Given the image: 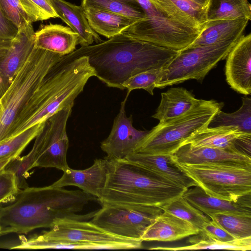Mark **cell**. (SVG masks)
<instances>
[{
  "label": "cell",
  "instance_id": "cell-32",
  "mask_svg": "<svg viewBox=\"0 0 251 251\" xmlns=\"http://www.w3.org/2000/svg\"><path fill=\"white\" fill-rule=\"evenodd\" d=\"M81 5L83 8L93 7L119 13L136 22L146 18L137 0H82Z\"/></svg>",
  "mask_w": 251,
  "mask_h": 251
},
{
  "label": "cell",
  "instance_id": "cell-46",
  "mask_svg": "<svg viewBox=\"0 0 251 251\" xmlns=\"http://www.w3.org/2000/svg\"><path fill=\"white\" fill-rule=\"evenodd\" d=\"M3 235V234L1 231V228L0 226V236Z\"/></svg>",
  "mask_w": 251,
  "mask_h": 251
},
{
  "label": "cell",
  "instance_id": "cell-22",
  "mask_svg": "<svg viewBox=\"0 0 251 251\" xmlns=\"http://www.w3.org/2000/svg\"><path fill=\"white\" fill-rule=\"evenodd\" d=\"M249 21L244 18L207 21L198 37L187 48L211 45L240 38Z\"/></svg>",
  "mask_w": 251,
  "mask_h": 251
},
{
  "label": "cell",
  "instance_id": "cell-40",
  "mask_svg": "<svg viewBox=\"0 0 251 251\" xmlns=\"http://www.w3.org/2000/svg\"><path fill=\"white\" fill-rule=\"evenodd\" d=\"M200 232L210 238L222 242H228L236 239L211 220L203 225Z\"/></svg>",
  "mask_w": 251,
  "mask_h": 251
},
{
  "label": "cell",
  "instance_id": "cell-44",
  "mask_svg": "<svg viewBox=\"0 0 251 251\" xmlns=\"http://www.w3.org/2000/svg\"><path fill=\"white\" fill-rule=\"evenodd\" d=\"M201 6L206 8L209 0H190Z\"/></svg>",
  "mask_w": 251,
  "mask_h": 251
},
{
  "label": "cell",
  "instance_id": "cell-25",
  "mask_svg": "<svg viewBox=\"0 0 251 251\" xmlns=\"http://www.w3.org/2000/svg\"><path fill=\"white\" fill-rule=\"evenodd\" d=\"M160 104L152 117L159 123L177 118L195 106L201 100L182 87H175L161 94Z\"/></svg>",
  "mask_w": 251,
  "mask_h": 251
},
{
  "label": "cell",
  "instance_id": "cell-38",
  "mask_svg": "<svg viewBox=\"0 0 251 251\" xmlns=\"http://www.w3.org/2000/svg\"><path fill=\"white\" fill-rule=\"evenodd\" d=\"M0 10L18 29L32 24L22 7L19 0H0Z\"/></svg>",
  "mask_w": 251,
  "mask_h": 251
},
{
  "label": "cell",
  "instance_id": "cell-26",
  "mask_svg": "<svg viewBox=\"0 0 251 251\" xmlns=\"http://www.w3.org/2000/svg\"><path fill=\"white\" fill-rule=\"evenodd\" d=\"M83 8L92 29L108 39L123 33L136 22L126 16L109 11L93 7Z\"/></svg>",
  "mask_w": 251,
  "mask_h": 251
},
{
  "label": "cell",
  "instance_id": "cell-36",
  "mask_svg": "<svg viewBox=\"0 0 251 251\" xmlns=\"http://www.w3.org/2000/svg\"><path fill=\"white\" fill-rule=\"evenodd\" d=\"M19 1L31 23L58 18L50 0H19Z\"/></svg>",
  "mask_w": 251,
  "mask_h": 251
},
{
  "label": "cell",
  "instance_id": "cell-41",
  "mask_svg": "<svg viewBox=\"0 0 251 251\" xmlns=\"http://www.w3.org/2000/svg\"><path fill=\"white\" fill-rule=\"evenodd\" d=\"M18 30V27L7 19L0 10V42L12 40Z\"/></svg>",
  "mask_w": 251,
  "mask_h": 251
},
{
  "label": "cell",
  "instance_id": "cell-14",
  "mask_svg": "<svg viewBox=\"0 0 251 251\" xmlns=\"http://www.w3.org/2000/svg\"><path fill=\"white\" fill-rule=\"evenodd\" d=\"M226 58L225 75L227 83L238 93L251 95V34L242 35Z\"/></svg>",
  "mask_w": 251,
  "mask_h": 251
},
{
  "label": "cell",
  "instance_id": "cell-17",
  "mask_svg": "<svg viewBox=\"0 0 251 251\" xmlns=\"http://www.w3.org/2000/svg\"><path fill=\"white\" fill-rule=\"evenodd\" d=\"M34 41L35 31L32 24L21 27L0 60V76L8 86L30 53Z\"/></svg>",
  "mask_w": 251,
  "mask_h": 251
},
{
  "label": "cell",
  "instance_id": "cell-18",
  "mask_svg": "<svg viewBox=\"0 0 251 251\" xmlns=\"http://www.w3.org/2000/svg\"><path fill=\"white\" fill-rule=\"evenodd\" d=\"M200 230L190 223L163 211L147 228L143 241H174L198 234Z\"/></svg>",
  "mask_w": 251,
  "mask_h": 251
},
{
  "label": "cell",
  "instance_id": "cell-20",
  "mask_svg": "<svg viewBox=\"0 0 251 251\" xmlns=\"http://www.w3.org/2000/svg\"><path fill=\"white\" fill-rule=\"evenodd\" d=\"M78 35L70 27L58 24L42 25L35 32L34 46L61 56L76 50Z\"/></svg>",
  "mask_w": 251,
  "mask_h": 251
},
{
  "label": "cell",
  "instance_id": "cell-34",
  "mask_svg": "<svg viewBox=\"0 0 251 251\" xmlns=\"http://www.w3.org/2000/svg\"><path fill=\"white\" fill-rule=\"evenodd\" d=\"M163 211L185 220L200 231L203 225L211 219L190 203L183 196H180L159 207Z\"/></svg>",
  "mask_w": 251,
  "mask_h": 251
},
{
  "label": "cell",
  "instance_id": "cell-42",
  "mask_svg": "<svg viewBox=\"0 0 251 251\" xmlns=\"http://www.w3.org/2000/svg\"><path fill=\"white\" fill-rule=\"evenodd\" d=\"M11 41L12 40L0 42V60L8 50ZM7 87L8 86L0 76V97L4 94Z\"/></svg>",
  "mask_w": 251,
  "mask_h": 251
},
{
  "label": "cell",
  "instance_id": "cell-11",
  "mask_svg": "<svg viewBox=\"0 0 251 251\" xmlns=\"http://www.w3.org/2000/svg\"><path fill=\"white\" fill-rule=\"evenodd\" d=\"M73 107L63 108L49 118L35 138L40 150L35 167L54 168L63 171L69 167L66 159L69 148L66 126Z\"/></svg>",
  "mask_w": 251,
  "mask_h": 251
},
{
  "label": "cell",
  "instance_id": "cell-21",
  "mask_svg": "<svg viewBox=\"0 0 251 251\" xmlns=\"http://www.w3.org/2000/svg\"><path fill=\"white\" fill-rule=\"evenodd\" d=\"M172 155L134 153L125 159L133 162L186 189L196 183L177 167Z\"/></svg>",
  "mask_w": 251,
  "mask_h": 251
},
{
  "label": "cell",
  "instance_id": "cell-37",
  "mask_svg": "<svg viewBox=\"0 0 251 251\" xmlns=\"http://www.w3.org/2000/svg\"><path fill=\"white\" fill-rule=\"evenodd\" d=\"M162 69H152L137 74L127 79L124 83L125 89L127 90V95L134 89H144L153 95Z\"/></svg>",
  "mask_w": 251,
  "mask_h": 251
},
{
  "label": "cell",
  "instance_id": "cell-43",
  "mask_svg": "<svg viewBox=\"0 0 251 251\" xmlns=\"http://www.w3.org/2000/svg\"><path fill=\"white\" fill-rule=\"evenodd\" d=\"M14 158L13 157H8L0 159V171L3 169L7 164Z\"/></svg>",
  "mask_w": 251,
  "mask_h": 251
},
{
  "label": "cell",
  "instance_id": "cell-10",
  "mask_svg": "<svg viewBox=\"0 0 251 251\" xmlns=\"http://www.w3.org/2000/svg\"><path fill=\"white\" fill-rule=\"evenodd\" d=\"M163 211L155 206L106 205L96 211L90 221L116 236L141 240L147 228Z\"/></svg>",
  "mask_w": 251,
  "mask_h": 251
},
{
  "label": "cell",
  "instance_id": "cell-28",
  "mask_svg": "<svg viewBox=\"0 0 251 251\" xmlns=\"http://www.w3.org/2000/svg\"><path fill=\"white\" fill-rule=\"evenodd\" d=\"M20 243L11 249L38 250L48 249H72L79 250H120L112 245L75 242L67 240L46 239L35 235L28 238L20 237Z\"/></svg>",
  "mask_w": 251,
  "mask_h": 251
},
{
  "label": "cell",
  "instance_id": "cell-2",
  "mask_svg": "<svg viewBox=\"0 0 251 251\" xmlns=\"http://www.w3.org/2000/svg\"><path fill=\"white\" fill-rule=\"evenodd\" d=\"M179 52L122 33L95 45L81 46L68 55L87 57L95 76L107 86L123 90L129 78L163 69Z\"/></svg>",
  "mask_w": 251,
  "mask_h": 251
},
{
  "label": "cell",
  "instance_id": "cell-4",
  "mask_svg": "<svg viewBox=\"0 0 251 251\" xmlns=\"http://www.w3.org/2000/svg\"><path fill=\"white\" fill-rule=\"evenodd\" d=\"M101 206L130 204L160 207L183 195L185 187L126 159H108Z\"/></svg>",
  "mask_w": 251,
  "mask_h": 251
},
{
  "label": "cell",
  "instance_id": "cell-15",
  "mask_svg": "<svg viewBox=\"0 0 251 251\" xmlns=\"http://www.w3.org/2000/svg\"><path fill=\"white\" fill-rule=\"evenodd\" d=\"M177 162L190 165L215 164L251 168V157L240 152L219 148L181 146L173 155Z\"/></svg>",
  "mask_w": 251,
  "mask_h": 251
},
{
  "label": "cell",
  "instance_id": "cell-8",
  "mask_svg": "<svg viewBox=\"0 0 251 251\" xmlns=\"http://www.w3.org/2000/svg\"><path fill=\"white\" fill-rule=\"evenodd\" d=\"M146 19L123 33L160 47L180 51L190 46L201 30L190 28L169 17L151 0H137Z\"/></svg>",
  "mask_w": 251,
  "mask_h": 251
},
{
  "label": "cell",
  "instance_id": "cell-31",
  "mask_svg": "<svg viewBox=\"0 0 251 251\" xmlns=\"http://www.w3.org/2000/svg\"><path fill=\"white\" fill-rule=\"evenodd\" d=\"M230 126L237 127L241 132L251 133V99L242 98V104L235 112L228 113L219 111L210 121L208 127Z\"/></svg>",
  "mask_w": 251,
  "mask_h": 251
},
{
  "label": "cell",
  "instance_id": "cell-7",
  "mask_svg": "<svg viewBox=\"0 0 251 251\" xmlns=\"http://www.w3.org/2000/svg\"><path fill=\"white\" fill-rule=\"evenodd\" d=\"M173 160L209 196L237 202L251 195V168L215 164L190 165Z\"/></svg>",
  "mask_w": 251,
  "mask_h": 251
},
{
  "label": "cell",
  "instance_id": "cell-30",
  "mask_svg": "<svg viewBox=\"0 0 251 251\" xmlns=\"http://www.w3.org/2000/svg\"><path fill=\"white\" fill-rule=\"evenodd\" d=\"M207 21L244 18L251 20L248 0H209L205 9Z\"/></svg>",
  "mask_w": 251,
  "mask_h": 251
},
{
  "label": "cell",
  "instance_id": "cell-16",
  "mask_svg": "<svg viewBox=\"0 0 251 251\" xmlns=\"http://www.w3.org/2000/svg\"><path fill=\"white\" fill-rule=\"evenodd\" d=\"M63 172L61 178L51 186L57 187L75 186L98 199L105 185L108 173L107 162L105 158L96 159L88 168L76 170L69 167Z\"/></svg>",
  "mask_w": 251,
  "mask_h": 251
},
{
  "label": "cell",
  "instance_id": "cell-23",
  "mask_svg": "<svg viewBox=\"0 0 251 251\" xmlns=\"http://www.w3.org/2000/svg\"><path fill=\"white\" fill-rule=\"evenodd\" d=\"M58 16L69 27L78 35V44L81 46L92 45L102 41L101 38L90 27L84 9L80 6L72 4L65 0H50Z\"/></svg>",
  "mask_w": 251,
  "mask_h": 251
},
{
  "label": "cell",
  "instance_id": "cell-19",
  "mask_svg": "<svg viewBox=\"0 0 251 251\" xmlns=\"http://www.w3.org/2000/svg\"><path fill=\"white\" fill-rule=\"evenodd\" d=\"M182 196L207 216L219 212L251 215V195L238 201H230L209 196L200 186L196 185L187 189Z\"/></svg>",
  "mask_w": 251,
  "mask_h": 251
},
{
  "label": "cell",
  "instance_id": "cell-1",
  "mask_svg": "<svg viewBox=\"0 0 251 251\" xmlns=\"http://www.w3.org/2000/svg\"><path fill=\"white\" fill-rule=\"evenodd\" d=\"M97 198L82 190H68L51 185L20 189L4 206L0 205V226L3 235L27 233L39 228H51L60 220L85 221L96 211L78 215Z\"/></svg>",
  "mask_w": 251,
  "mask_h": 251
},
{
  "label": "cell",
  "instance_id": "cell-9",
  "mask_svg": "<svg viewBox=\"0 0 251 251\" xmlns=\"http://www.w3.org/2000/svg\"><path fill=\"white\" fill-rule=\"evenodd\" d=\"M239 39L179 51L161 70L155 87L163 88L192 79L201 82L220 61L226 58Z\"/></svg>",
  "mask_w": 251,
  "mask_h": 251
},
{
  "label": "cell",
  "instance_id": "cell-3",
  "mask_svg": "<svg viewBox=\"0 0 251 251\" xmlns=\"http://www.w3.org/2000/svg\"><path fill=\"white\" fill-rule=\"evenodd\" d=\"M95 76L87 57L62 56L24 105L13 124L9 138L45 123L63 108L73 106L89 78Z\"/></svg>",
  "mask_w": 251,
  "mask_h": 251
},
{
  "label": "cell",
  "instance_id": "cell-39",
  "mask_svg": "<svg viewBox=\"0 0 251 251\" xmlns=\"http://www.w3.org/2000/svg\"><path fill=\"white\" fill-rule=\"evenodd\" d=\"M19 190L15 174L4 169L0 171V204L10 201Z\"/></svg>",
  "mask_w": 251,
  "mask_h": 251
},
{
  "label": "cell",
  "instance_id": "cell-29",
  "mask_svg": "<svg viewBox=\"0 0 251 251\" xmlns=\"http://www.w3.org/2000/svg\"><path fill=\"white\" fill-rule=\"evenodd\" d=\"M194 235L189 240L191 244L188 246L177 247H158L150 248V250L175 251L205 249L247 251L251 250V237L222 242L210 238L201 232Z\"/></svg>",
  "mask_w": 251,
  "mask_h": 251
},
{
  "label": "cell",
  "instance_id": "cell-27",
  "mask_svg": "<svg viewBox=\"0 0 251 251\" xmlns=\"http://www.w3.org/2000/svg\"><path fill=\"white\" fill-rule=\"evenodd\" d=\"M242 132L233 126L207 127L195 133L182 145L189 144L195 147L219 148L242 152L236 147L237 138Z\"/></svg>",
  "mask_w": 251,
  "mask_h": 251
},
{
  "label": "cell",
  "instance_id": "cell-33",
  "mask_svg": "<svg viewBox=\"0 0 251 251\" xmlns=\"http://www.w3.org/2000/svg\"><path fill=\"white\" fill-rule=\"evenodd\" d=\"M208 216L235 239L251 237V215L219 212Z\"/></svg>",
  "mask_w": 251,
  "mask_h": 251
},
{
  "label": "cell",
  "instance_id": "cell-6",
  "mask_svg": "<svg viewBox=\"0 0 251 251\" xmlns=\"http://www.w3.org/2000/svg\"><path fill=\"white\" fill-rule=\"evenodd\" d=\"M223 102L201 100L183 115L159 124L149 131L134 153L173 155L195 133L208 127Z\"/></svg>",
  "mask_w": 251,
  "mask_h": 251
},
{
  "label": "cell",
  "instance_id": "cell-24",
  "mask_svg": "<svg viewBox=\"0 0 251 251\" xmlns=\"http://www.w3.org/2000/svg\"><path fill=\"white\" fill-rule=\"evenodd\" d=\"M172 19L201 30L207 22L205 9L190 0H151Z\"/></svg>",
  "mask_w": 251,
  "mask_h": 251
},
{
  "label": "cell",
  "instance_id": "cell-45",
  "mask_svg": "<svg viewBox=\"0 0 251 251\" xmlns=\"http://www.w3.org/2000/svg\"><path fill=\"white\" fill-rule=\"evenodd\" d=\"M1 109H2V105H1V102L0 97V113L1 111Z\"/></svg>",
  "mask_w": 251,
  "mask_h": 251
},
{
  "label": "cell",
  "instance_id": "cell-35",
  "mask_svg": "<svg viewBox=\"0 0 251 251\" xmlns=\"http://www.w3.org/2000/svg\"><path fill=\"white\" fill-rule=\"evenodd\" d=\"M45 124H37L14 137L0 142V159L8 157L16 158L20 156L26 147L42 130Z\"/></svg>",
  "mask_w": 251,
  "mask_h": 251
},
{
  "label": "cell",
  "instance_id": "cell-5",
  "mask_svg": "<svg viewBox=\"0 0 251 251\" xmlns=\"http://www.w3.org/2000/svg\"><path fill=\"white\" fill-rule=\"evenodd\" d=\"M62 56L34 45L26 61L0 97V142L9 138L13 124L24 105Z\"/></svg>",
  "mask_w": 251,
  "mask_h": 251
},
{
  "label": "cell",
  "instance_id": "cell-12",
  "mask_svg": "<svg viewBox=\"0 0 251 251\" xmlns=\"http://www.w3.org/2000/svg\"><path fill=\"white\" fill-rule=\"evenodd\" d=\"M38 235L46 239L112 245L121 250L140 249L143 242L110 233L91 221L69 218L59 220L49 230Z\"/></svg>",
  "mask_w": 251,
  "mask_h": 251
},
{
  "label": "cell",
  "instance_id": "cell-13",
  "mask_svg": "<svg viewBox=\"0 0 251 251\" xmlns=\"http://www.w3.org/2000/svg\"><path fill=\"white\" fill-rule=\"evenodd\" d=\"M128 95L121 102L108 136L101 142L100 148L108 159H125L134 153L149 131L136 129L132 125V116L127 117L125 105Z\"/></svg>",
  "mask_w": 251,
  "mask_h": 251
}]
</instances>
